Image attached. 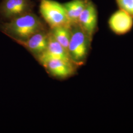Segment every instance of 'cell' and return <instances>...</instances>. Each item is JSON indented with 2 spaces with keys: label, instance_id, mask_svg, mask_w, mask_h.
<instances>
[{
  "label": "cell",
  "instance_id": "obj_1",
  "mask_svg": "<svg viewBox=\"0 0 133 133\" xmlns=\"http://www.w3.org/2000/svg\"><path fill=\"white\" fill-rule=\"evenodd\" d=\"M0 28L17 42L25 41L34 34L45 30L42 20L33 11L3 23Z\"/></svg>",
  "mask_w": 133,
  "mask_h": 133
},
{
  "label": "cell",
  "instance_id": "obj_2",
  "mask_svg": "<svg viewBox=\"0 0 133 133\" xmlns=\"http://www.w3.org/2000/svg\"><path fill=\"white\" fill-rule=\"evenodd\" d=\"M39 12L51 29L62 26H71L64 5L56 1L41 0Z\"/></svg>",
  "mask_w": 133,
  "mask_h": 133
},
{
  "label": "cell",
  "instance_id": "obj_3",
  "mask_svg": "<svg viewBox=\"0 0 133 133\" xmlns=\"http://www.w3.org/2000/svg\"><path fill=\"white\" fill-rule=\"evenodd\" d=\"M71 36L68 52L72 62L79 63L86 57L91 40L78 23L71 25Z\"/></svg>",
  "mask_w": 133,
  "mask_h": 133
},
{
  "label": "cell",
  "instance_id": "obj_4",
  "mask_svg": "<svg viewBox=\"0 0 133 133\" xmlns=\"http://www.w3.org/2000/svg\"><path fill=\"white\" fill-rule=\"evenodd\" d=\"M34 6L32 0H2L0 4V19L9 21L32 12Z\"/></svg>",
  "mask_w": 133,
  "mask_h": 133
},
{
  "label": "cell",
  "instance_id": "obj_5",
  "mask_svg": "<svg viewBox=\"0 0 133 133\" xmlns=\"http://www.w3.org/2000/svg\"><path fill=\"white\" fill-rule=\"evenodd\" d=\"M78 23L91 40L98 25V11L91 0H88L78 18Z\"/></svg>",
  "mask_w": 133,
  "mask_h": 133
},
{
  "label": "cell",
  "instance_id": "obj_6",
  "mask_svg": "<svg viewBox=\"0 0 133 133\" xmlns=\"http://www.w3.org/2000/svg\"><path fill=\"white\" fill-rule=\"evenodd\" d=\"M108 24L109 29L115 34L124 35L133 28V17L123 10L119 9L110 16Z\"/></svg>",
  "mask_w": 133,
  "mask_h": 133
},
{
  "label": "cell",
  "instance_id": "obj_7",
  "mask_svg": "<svg viewBox=\"0 0 133 133\" xmlns=\"http://www.w3.org/2000/svg\"><path fill=\"white\" fill-rule=\"evenodd\" d=\"M38 59L43 66L52 59H62L73 63L68 52L54 38L50 32L48 47L43 52L38 55Z\"/></svg>",
  "mask_w": 133,
  "mask_h": 133
},
{
  "label": "cell",
  "instance_id": "obj_8",
  "mask_svg": "<svg viewBox=\"0 0 133 133\" xmlns=\"http://www.w3.org/2000/svg\"><path fill=\"white\" fill-rule=\"evenodd\" d=\"M49 33L45 30L34 34L25 41L17 43L28 49L29 51L38 56L43 52L48 47Z\"/></svg>",
  "mask_w": 133,
  "mask_h": 133
},
{
  "label": "cell",
  "instance_id": "obj_9",
  "mask_svg": "<svg viewBox=\"0 0 133 133\" xmlns=\"http://www.w3.org/2000/svg\"><path fill=\"white\" fill-rule=\"evenodd\" d=\"M44 66L50 74L60 78L70 76L74 72L72 62L62 59H52L46 63Z\"/></svg>",
  "mask_w": 133,
  "mask_h": 133
},
{
  "label": "cell",
  "instance_id": "obj_10",
  "mask_svg": "<svg viewBox=\"0 0 133 133\" xmlns=\"http://www.w3.org/2000/svg\"><path fill=\"white\" fill-rule=\"evenodd\" d=\"M88 0H71L63 4L71 25L78 23V18Z\"/></svg>",
  "mask_w": 133,
  "mask_h": 133
},
{
  "label": "cell",
  "instance_id": "obj_11",
  "mask_svg": "<svg viewBox=\"0 0 133 133\" xmlns=\"http://www.w3.org/2000/svg\"><path fill=\"white\" fill-rule=\"evenodd\" d=\"M50 32L54 38L68 52L69 45L71 36V27L58 26L51 29Z\"/></svg>",
  "mask_w": 133,
  "mask_h": 133
},
{
  "label": "cell",
  "instance_id": "obj_12",
  "mask_svg": "<svg viewBox=\"0 0 133 133\" xmlns=\"http://www.w3.org/2000/svg\"><path fill=\"white\" fill-rule=\"evenodd\" d=\"M119 9L123 10L133 17V0H115Z\"/></svg>",
  "mask_w": 133,
  "mask_h": 133
},
{
  "label": "cell",
  "instance_id": "obj_13",
  "mask_svg": "<svg viewBox=\"0 0 133 133\" xmlns=\"http://www.w3.org/2000/svg\"><path fill=\"white\" fill-rule=\"evenodd\" d=\"M0 21H1V19H0Z\"/></svg>",
  "mask_w": 133,
  "mask_h": 133
}]
</instances>
